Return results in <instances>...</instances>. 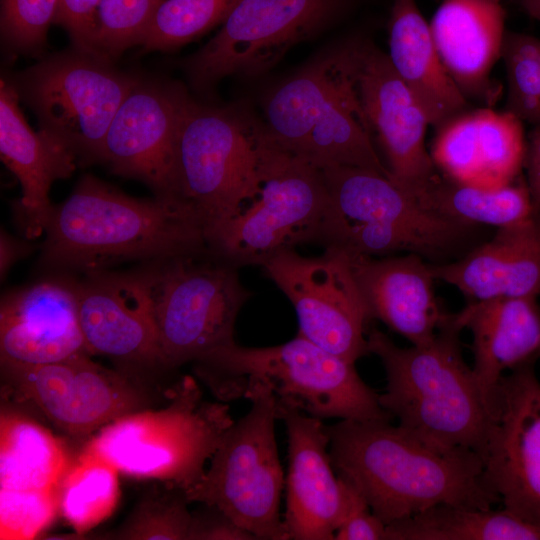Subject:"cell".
I'll return each mask as SVG.
<instances>
[{
	"mask_svg": "<svg viewBox=\"0 0 540 540\" xmlns=\"http://www.w3.org/2000/svg\"><path fill=\"white\" fill-rule=\"evenodd\" d=\"M339 477L386 525L439 504L491 509L481 456L430 442L390 419L341 420L326 426Z\"/></svg>",
	"mask_w": 540,
	"mask_h": 540,
	"instance_id": "obj_1",
	"label": "cell"
},
{
	"mask_svg": "<svg viewBox=\"0 0 540 540\" xmlns=\"http://www.w3.org/2000/svg\"><path fill=\"white\" fill-rule=\"evenodd\" d=\"M44 232V265L86 273L128 260L160 262L209 250L204 222L186 201L134 198L91 175L53 206Z\"/></svg>",
	"mask_w": 540,
	"mask_h": 540,
	"instance_id": "obj_2",
	"label": "cell"
},
{
	"mask_svg": "<svg viewBox=\"0 0 540 540\" xmlns=\"http://www.w3.org/2000/svg\"><path fill=\"white\" fill-rule=\"evenodd\" d=\"M461 331L453 313H448L430 341L403 348L374 328L367 332L368 351L386 372L379 403L400 426L430 442L469 449L482 458L491 404L463 358Z\"/></svg>",
	"mask_w": 540,
	"mask_h": 540,
	"instance_id": "obj_3",
	"label": "cell"
},
{
	"mask_svg": "<svg viewBox=\"0 0 540 540\" xmlns=\"http://www.w3.org/2000/svg\"><path fill=\"white\" fill-rule=\"evenodd\" d=\"M196 372L223 401L243 398L252 386L273 395L278 416L304 412L320 420L390 419L379 394L354 364L300 334L283 344L246 347L227 343L197 360Z\"/></svg>",
	"mask_w": 540,
	"mask_h": 540,
	"instance_id": "obj_4",
	"label": "cell"
},
{
	"mask_svg": "<svg viewBox=\"0 0 540 540\" xmlns=\"http://www.w3.org/2000/svg\"><path fill=\"white\" fill-rule=\"evenodd\" d=\"M328 201L318 241L347 255H424L430 237L468 252L481 240L482 226L453 221L424 209L391 178L365 168H321Z\"/></svg>",
	"mask_w": 540,
	"mask_h": 540,
	"instance_id": "obj_5",
	"label": "cell"
},
{
	"mask_svg": "<svg viewBox=\"0 0 540 540\" xmlns=\"http://www.w3.org/2000/svg\"><path fill=\"white\" fill-rule=\"evenodd\" d=\"M260 185L230 219L207 232L210 252L235 266L319 239L328 193L322 169L261 131Z\"/></svg>",
	"mask_w": 540,
	"mask_h": 540,
	"instance_id": "obj_6",
	"label": "cell"
},
{
	"mask_svg": "<svg viewBox=\"0 0 540 540\" xmlns=\"http://www.w3.org/2000/svg\"><path fill=\"white\" fill-rule=\"evenodd\" d=\"M233 422L228 405L203 401L195 381L186 377L167 407L123 415L89 444L118 471L169 482L183 494L201 479Z\"/></svg>",
	"mask_w": 540,
	"mask_h": 540,
	"instance_id": "obj_7",
	"label": "cell"
},
{
	"mask_svg": "<svg viewBox=\"0 0 540 540\" xmlns=\"http://www.w3.org/2000/svg\"><path fill=\"white\" fill-rule=\"evenodd\" d=\"M262 122L242 108L184 103L176 154V196L202 218L206 237L259 190Z\"/></svg>",
	"mask_w": 540,
	"mask_h": 540,
	"instance_id": "obj_8",
	"label": "cell"
},
{
	"mask_svg": "<svg viewBox=\"0 0 540 540\" xmlns=\"http://www.w3.org/2000/svg\"><path fill=\"white\" fill-rule=\"evenodd\" d=\"M243 398L251 408L226 430L209 468L183 495L220 510L255 539L288 540L279 513L285 478L275 437L276 402L258 385Z\"/></svg>",
	"mask_w": 540,
	"mask_h": 540,
	"instance_id": "obj_9",
	"label": "cell"
},
{
	"mask_svg": "<svg viewBox=\"0 0 540 540\" xmlns=\"http://www.w3.org/2000/svg\"><path fill=\"white\" fill-rule=\"evenodd\" d=\"M140 79L117 70L111 61L74 49L22 71L13 84L40 129L77 160L90 163L101 162L110 124Z\"/></svg>",
	"mask_w": 540,
	"mask_h": 540,
	"instance_id": "obj_10",
	"label": "cell"
},
{
	"mask_svg": "<svg viewBox=\"0 0 540 540\" xmlns=\"http://www.w3.org/2000/svg\"><path fill=\"white\" fill-rule=\"evenodd\" d=\"M199 254L165 260L148 273L157 325L159 362L175 367L197 361L234 341V325L252 293L237 266Z\"/></svg>",
	"mask_w": 540,
	"mask_h": 540,
	"instance_id": "obj_11",
	"label": "cell"
},
{
	"mask_svg": "<svg viewBox=\"0 0 540 540\" xmlns=\"http://www.w3.org/2000/svg\"><path fill=\"white\" fill-rule=\"evenodd\" d=\"M352 0H241L219 32L184 63L194 89L227 76L255 77L293 46L331 27Z\"/></svg>",
	"mask_w": 540,
	"mask_h": 540,
	"instance_id": "obj_12",
	"label": "cell"
},
{
	"mask_svg": "<svg viewBox=\"0 0 540 540\" xmlns=\"http://www.w3.org/2000/svg\"><path fill=\"white\" fill-rule=\"evenodd\" d=\"M261 266L294 306L298 334L352 363L369 354L372 317L344 252L325 247L306 257L288 249Z\"/></svg>",
	"mask_w": 540,
	"mask_h": 540,
	"instance_id": "obj_13",
	"label": "cell"
},
{
	"mask_svg": "<svg viewBox=\"0 0 540 540\" xmlns=\"http://www.w3.org/2000/svg\"><path fill=\"white\" fill-rule=\"evenodd\" d=\"M534 362L499 380L482 460L485 481L503 509L540 529V381Z\"/></svg>",
	"mask_w": 540,
	"mask_h": 540,
	"instance_id": "obj_14",
	"label": "cell"
},
{
	"mask_svg": "<svg viewBox=\"0 0 540 540\" xmlns=\"http://www.w3.org/2000/svg\"><path fill=\"white\" fill-rule=\"evenodd\" d=\"M364 40H344L324 75L314 74L305 81L296 154L319 168L354 166L393 180L375 149L359 96L358 73Z\"/></svg>",
	"mask_w": 540,
	"mask_h": 540,
	"instance_id": "obj_15",
	"label": "cell"
},
{
	"mask_svg": "<svg viewBox=\"0 0 540 540\" xmlns=\"http://www.w3.org/2000/svg\"><path fill=\"white\" fill-rule=\"evenodd\" d=\"M188 97L180 85H135L107 131L101 162L116 174L145 182L157 196H176L180 118Z\"/></svg>",
	"mask_w": 540,
	"mask_h": 540,
	"instance_id": "obj_16",
	"label": "cell"
},
{
	"mask_svg": "<svg viewBox=\"0 0 540 540\" xmlns=\"http://www.w3.org/2000/svg\"><path fill=\"white\" fill-rule=\"evenodd\" d=\"M1 364L17 394L72 434L135 412L142 401L124 378L92 362L89 354L44 364Z\"/></svg>",
	"mask_w": 540,
	"mask_h": 540,
	"instance_id": "obj_17",
	"label": "cell"
},
{
	"mask_svg": "<svg viewBox=\"0 0 540 540\" xmlns=\"http://www.w3.org/2000/svg\"><path fill=\"white\" fill-rule=\"evenodd\" d=\"M359 96L393 181L409 193L437 173L425 145L429 120L390 63L387 53L364 40L358 73Z\"/></svg>",
	"mask_w": 540,
	"mask_h": 540,
	"instance_id": "obj_18",
	"label": "cell"
},
{
	"mask_svg": "<svg viewBox=\"0 0 540 540\" xmlns=\"http://www.w3.org/2000/svg\"><path fill=\"white\" fill-rule=\"evenodd\" d=\"M75 289L80 328L89 354L129 362H159L148 273L88 272Z\"/></svg>",
	"mask_w": 540,
	"mask_h": 540,
	"instance_id": "obj_19",
	"label": "cell"
},
{
	"mask_svg": "<svg viewBox=\"0 0 540 540\" xmlns=\"http://www.w3.org/2000/svg\"><path fill=\"white\" fill-rule=\"evenodd\" d=\"M288 437L284 527L293 540H332L345 514L348 484L334 473L329 435L322 420L284 412Z\"/></svg>",
	"mask_w": 540,
	"mask_h": 540,
	"instance_id": "obj_20",
	"label": "cell"
},
{
	"mask_svg": "<svg viewBox=\"0 0 540 540\" xmlns=\"http://www.w3.org/2000/svg\"><path fill=\"white\" fill-rule=\"evenodd\" d=\"M439 173L486 188L517 180L524 168L523 121L491 107L464 111L437 127L430 150Z\"/></svg>",
	"mask_w": 540,
	"mask_h": 540,
	"instance_id": "obj_21",
	"label": "cell"
},
{
	"mask_svg": "<svg viewBox=\"0 0 540 540\" xmlns=\"http://www.w3.org/2000/svg\"><path fill=\"white\" fill-rule=\"evenodd\" d=\"M0 352L1 363L26 365L89 354L75 284L45 280L7 294L0 308Z\"/></svg>",
	"mask_w": 540,
	"mask_h": 540,
	"instance_id": "obj_22",
	"label": "cell"
},
{
	"mask_svg": "<svg viewBox=\"0 0 540 540\" xmlns=\"http://www.w3.org/2000/svg\"><path fill=\"white\" fill-rule=\"evenodd\" d=\"M435 280L457 288L468 301L540 295V205L525 220L497 228L456 260L430 263Z\"/></svg>",
	"mask_w": 540,
	"mask_h": 540,
	"instance_id": "obj_23",
	"label": "cell"
},
{
	"mask_svg": "<svg viewBox=\"0 0 540 540\" xmlns=\"http://www.w3.org/2000/svg\"><path fill=\"white\" fill-rule=\"evenodd\" d=\"M347 256L372 319L412 345L434 337L448 313L435 295L430 262L416 254Z\"/></svg>",
	"mask_w": 540,
	"mask_h": 540,
	"instance_id": "obj_24",
	"label": "cell"
},
{
	"mask_svg": "<svg viewBox=\"0 0 540 540\" xmlns=\"http://www.w3.org/2000/svg\"><path fill=\"white\" fill-rule=\"evenodd\" d=\"M439 56L467 100L496 95L491 71L501 58L505 10L500 0H443L429 22Z\"/></svg>",
	"mask_w": 540,
	"mask_h": 540,
	"instance_id": "obj_25",
	"label": "cell"
},
{
	"mask_svg": "<svg viewBox=\"0 0 540 540\" xmlns=\"http://www.w3.org/2000/svg\"><path fill=\"white\" fill-rule=\"evenodd\" d=\"M20 95L12 81H0V153L22 187L20 211L27 237L44 231L53 206L52 184L76 169V156L40 129L34 131L19 107Z\"/></svg>",
	"mask_w": 540,
	"mask_h": 540,
	"instance_id": "obj_26",
	"label": "cell"
},
{
	"mask_svg": "<svg viewBox=\"0 0 540 540\" xmlns=\"http://www.w3.org/2000/svg\"><path fill=\"white\" fill-rule=\"evenodd\" d=\"M455 322L473 336V371L491 404L506 371L540 355V306L534 297H499L469 301L453 313Z\"/></svg>",
	"mask_w": 540,
	"mask_h": 540,
	"instance_id": "obj_27",
	"label": "cell"
},
{
	"mask_svg": "<svg viewBox=\"0 0 540 540\" xmlns=\"http://www.w3.org/2000/svg\"><path fill=\"white\" fill-rule=\"evenodd\" d=\"M388 48L391 65L421 104L430 125L437 128L467 110L468 100L447 72L416 0H393Z\"/></svg>",
	"mask_w": 540,
	"mask_h": 540,
	"instance_id": "obj_28",
	"label": "cell"
},
{
	"mask_svg": "<svg viewBox=\"0 0 540 540\" xmlns=\"http://www.w3.org/2000/svg\"><path fill=\"white\" fill-rule=\"evenodd\" d=\"M426 210L460 223L496 228L519 223L535 210L526 181L486 188L437 173L410 193Z\"/></svg>",
	"mask_w": 540,
	"mask_h": 540,
	"instance_id": "obj_29",
	"label": "cell"
},
{
	"mask_svg": "<svg viewBox=\"0 0 540 540\" xmlns=\"http://www.w3.org/2000/svg\"><path fill=\"white\" fill-rule=\"evenodd\" d=\"M386 540H540V529L505 509L439 504L387 524Z\"/></svg>",
	"mask_w": 540,
	"mask_h": 540,
	"instance_id": "obj_30",
	"label": "cell"
},
{
	"mask_svg": "<svg viewBox=\"0 0 540 540\" xmlns=\"http://www.w3.org/2000/svg\"><path fill=\"white\" fill-rule=\"evenodd\" d=\"M66 469L65 452L47 429L24 417L2 415L0 488L54 491Z\"/></svg>",
	"mask_w": 540,
	"mask_h": 540,
	"instance_id": "obj_31",
	"label": "cell"
},
{
	"mask_svg": "<svg viewBox=\"0 0 540 540\" xmlns=\"http://www.w3.org/2000/svg\"><path fill=\"white\" fill-rule=\"evenodd\" d=\"M118 470L90 444L67 467L56 487L58 509L83 533L113 512L118 499Z\"/></svg>",
	"mask_w": 540,
	"mask_h": 540,
	"instance_id": "obj_32",
	"label": "cell"
},
{
	"mask_svg": "<svg viewBox=\"0 0 540 540\" xmlns=\"http://www.w3.org/2000/svg\"><path fill=\"white\" fill-rule=\"evenodd\" d=\"M241 0H163L141 45L171 50L224 23Z\"/></svg>",
	"mask_w": 540,
	"mask_h": 540,
	"instance_id": "obj_33",
	"label": "cell"
},
{
	"mask_svg": "<svg viewBox=\"0 0 540 540\" xmlns=\"http://www.w3.org/2000/svg\"><path fill=\"white\" fill-rule=\"evenodd\" d=\"M507 78L506 110L522 121L540 122V39L506 31L502 46Z\"/></svg>",
	"mask_w": 540,
	"mask_h": 540,
	"instance_id": "obj_34",
	"label": "cell"
},
{
	"mask_svg": "<svg viewBox=\"0 0 540 540\" xmlns=\"http://www.w3.org/2000/svg\"><path fill=\"white\" fill-rule=\"evenodd\" d=\"M163 0H100L97 56L112 61L127 48L142 44Z\"/></svg>",
	"mask_w": 540,
	"mask_h": 540,
	"instance_id": "obj_35",
	"label": "cell"
},
{
	"mask_svg": "<svg viewBox=\"0 0 540 540\" xmlns=\"http://www.w3.org/2000/svg\"><path fill=\"white\" fill-rule=\"evenodd\" d=\"M57 509L56 490L0 488V539L34 538L50 524Z\"/></svg>",
	"mask_w": 540,
	"mask_h": 540,
	"instance_id": "obj_36",
	"label": "cell"
},
{
	"mask_svg": "<svg viewBox=\"0 0 540 540\" xmlns=\"http://www.w3.org/2000/svg\"><path fill=\"white\" fill-rule=\"evenodd\" d=\"M59 0H1V35L11 49L41 48L55 22Z\"/></svg>",
	"mask_w": 540,
	"mask_h": 540,
	"instance_id": "obj_37",
	"label": "cell"
},
{
	"mask_svg": "<svg viewBox=\"0 0 540 540\" xmlns=\"http://www.w3.org/2000/svg\"><path fill=\"white\" fill-rule=\"evenodd\" d=\"M193 516L182 500L144 508L128 528L133 539H190Z\"/></svg>",
	"mask_w": 540,
	"mask_h": 540,
	"instance_id": "obj_38",
	"label": "cell"
},
{
	"mask_svg": "<svg viewBox=\"0 0 540 540\" xmlns=\"http://www.w3.org/2000/svg\"><path fill=\"white\" fill-rule=\"evenodd\" d=\"M99 2L100 0H59L54 22L68 32L74 49L95 56Z\"/></svg>",
	"mask_w": 540,
	"mask_h": 540,
	"instance_id": "obj_39",
	"label": "cell"
},
{
	"mask_svg": "<svg viewBox=\"0 0 540 540\" xmlns=\"http://www.w3.org/2000/svg\"><path fill=\"white\" fill-rule=\"evenodd\" d=\"M347 484L348 503L334 540H386V524L372 512L360 493Z\"/></svg>",
	"mask_w": 540,
	"mask_h": 540,
	"instance_id": "obj_40",
	"label": "cell"
},
{
	"mask_svg": "<svg viewBox=\"0 0 540 540\" xmlns=\"http://www.w3.org/2000/svg\"><path fill=\"white\" fill-rule=\"evenodd\" d=\"M214 509V515L193 517L190 539L255 540L251 533L238 526L220 510Z\"/></svg>",
	"mask_w": 540,
	"mask_h": 540,
	"instance_id": "obj_41",
	"label": "cell"
},
{
	"mask_svg": "<svg viewBox=\"0 0 540 540\" xmlns=\"http://www.w3.org/2000/svg\"><path fill=\"white\" fill-rule=\"evenodd\" d=\"M524 169L533 202L540 205V125H536L526 138Z\"/></svg>",
	"mask_w": 540,
	"mask_h": 540,
	"instance_id": "obj_42",
	"label": "cell"
},
{
	"mask_svg": "<svg viewBox=\"0 0 540 540\" xmlns=\"http://www.w3.org/2000/svg\"><path fill=\"white\" fill-rule=\"evenodd\" d=\"M30 248L31 245L21 240H17L3 230L1 231L0 272L2 278L9 271L13 263H15L19 258H22L29 253Z\"/></svg>",
	"mask_w": 540,
	"mask_h": 540,
	"instance_id": "obj_43",
	"label": "cell"
},
{
	"mask_svg": "<svg viewBox=\"0 0 540 540\" xmlns=\"http://www.w3.org/2000/svg\"><path fill=\"white\" fill-rule=\"evenodd\" d=\"M523 9L534 19L540 21V0H518Z\"/></svg>",
	"mask_w": 540,
	"mask_h": 540,
	"instance_id": "obj_44",
	"label": "cell"
},
{
	"mask_svg": "<svg viewBox=\"0 0 540 540\" xmlns=\"http://www.w3.org/2000/svg\"><path fill=\"white\" fill-rule=\"evenodd\" d=\"M537 125H540V122H539ZM535 126H536V125H535Z\"/></svg>",
	"mask_w": 540,
	"mask_h": 540,
	"instance_id": "obj_45",
	"label": "cell"
}]
</instances>
